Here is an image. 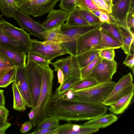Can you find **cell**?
I'll return each instance as SVG.
<instances>
[{
    "label": "cell",
    "mask_w": 134,
    "mask_h": 134,
    "mask_svg": "<svg viewBox=\"0 0 134 134\" xmlns=\"http://www.w3.org/2000/svg\"><path fill=\"white\" fill-rule=\"evenodd\" d=\"M98 18L100 21L102 23H113L120 25L110 13L102 12Z\"/></svg>",
    "instance_id": "60d3db41"
},
{
    "label": "cell",
    "mask_w": 134,
    "mask_h": 134,
    "mask_svg": "<svg viewBox=\"0 0 134 134\" xmlns=\"http://www.w3.org/2000/svg\"></svg>",
    "instance_id": "94428289"
},
{
    "label": "cell",
    "mask_w": 134,
    "mask_h": 134,
    "mask_svg": "<svg viewBox=\"0 0 134 134\" xmlns=\"http://www.w3.org/2000/svg\"><path fill=\"white\" fill-rule=\"evenodd\" d=\"M101 57L99 56L85 67L80 69L81 79L86 78L92 72L99 61Z\"/></svg>",
    "instance_id": "8d00e7d4"
},
{
    "label": "cell",
    "mask_w": 134,
    "mask_h": 134,
    "mask_svg": "<svg viewBox=\"0 0 134 134\" xmlns=\"http://www.w3.org/2000/svg\"><path fill=\"white\" fill-rule=\"evenodd\" d=\"M13 18L21 28L27 31L30 35L36 36L43 42L46 41L41 34L42 32L46 30L42 24L34 20L29 15L24 13L18 9L15 10Z\"/></svg>",
    "instance_id": "30bf717a"
},
{
    "label": "cell",
    "mask_w": 134,
    "mask_h": 134,
    "mask_svg": "<svg viewBox=\"0 0 134 134\" xmlns=\"http://www.w3.org/2000/svg\"><path fill=\"white\" fill-rule=\"evenodd\" d=\"M60 0H30L19 7L18 9L26 14L34 17L40 16L48 13Z\"/></svg>",
    "instance_id": "ba28073f"
},
{
    "label": "cell",
    "mask_w": 134,
    "mask_h": 134,
    "mask_svg": "<svg viewBox=\"0 0 134 134\" xmlns=\"http://www.w3.org/2000/svg\"><path fill=\"white\" fill-rule=\"evenodd\" d=\"M80 79V78L78 76L70 75L65 79L63 83L56 89L55 93L59 95L63 94L72 88Z\"/></svg>",
    "instance_id": "4316f807"
},
{
    "label": "cell",
    "mask_w": 134,
    "mask_h": 134,
    "mask_svg": "<svg viewBox=\"0 0 134 134\" xmlns=\"http://www.w3.org/2000/svg\"><path fill=\"white\" fill-rule=\"evenodd\" d=\"M27 60H30L40 66H49L51 62L48 61L45 58L39 54L31 51L27 53Z\"/></svg>",
    "instance_id": "836d02e7"
},
{
    "label": "cell",
    "mask_w": 134,
    "mask_h": 134,
    "mask_svg": "<svg viewBox=\"0 0 134 134\" xmlns=\"http://www.w3.org/2000/svg\"><path fill=\"white\" fill-rule=\"evenodd\" d=\"M48 13L46 19L42 24L46 30L57 26H61L66 20L68 13L61 8L58 10L53 8Z\"/></svg>",
    "instance_id": "e0dca14e"
},
{
    "label": "cell",
    "mask_w": 134,
    "mask_h": 134,
    "mask_svg": "<svg viewBox=\"0 0 134 134\" xmlns=\"http://www.w3.org/2000/svg\"><path fill=\"white\" fill-rule=\"evenodd\" d=\"M60 25L54 26L41 33L46 42L62 43L71 41L72 40L61 31Z\"/></svg>",
    "instance_id": "ac0fdd59"
},
{
    "label": "cell",
    "mask_w": 134,
    "mask_h": 134,
    "mask_svg": "<svg viewBox=\"0 0 134 134\" xmlns=\"http://www.w3.org/2000/svg\"><path fill=\"white\" fill-rule=\"evenodd\" d=\"M0 52L10 59L16 67H25L27 55L26 53L18 48L0 45Z\"/></svg>",
    "instance_id": "2e32d148"
},
{
    "label": "cell",
    "mask_w": 134,
    "mask_h": 134,
    "mask_svg": "<svg viewBox=\"0 0 134 134\" xmlns=\"http://www.w3.org/2000/svg\"><path fill=\"white\" fill-rule=\"evenodd\" d=\"M98 128L69 123L59 126L54 134H90L98 131Z\"/></svg>",
    "instance_id": "9a60e30c"
},
{
    "label": "cell",
    "mask_w": 134,
    "mask_h": 134,
    "mask_svg": "<svg viewBox=\"0 0 134 134\" xmlns=\"http://www.w3.org/2000/svg\"><path fill=\"white\" fill-rule=\"evenodd\" d=\"M40 66L41 85L38 99L35 108V115L33 119L30 121L33 127L37 126L47 117V108L52 94L54 77L53 71L49 66Z\"/></svg>",
    "instance_id": "7a4b0ae2"
},
{
    "label": "cell",
    "mask_w": 134,
    "mask_h": 134,
    "mask_svg": "<svg viewBox=\"0 0 134 134\" xmlns=\"http://www.w3.org/2000/svg\"><path fill=\"white\" fill-rule=\"evenodd\" d=\"M134 93V92L120 98L110 105L108 109L115 114L122 113L130 103Z\"/></svg>",
    "instance_id": "7402d4cb"
},
{
    "label": "cell",
    "mask_w": 134,
    "mask_h": 134,
    "mask_svg": "<svg viewBox=\"0 0 134 134\" xmlns=\"http://www.w3.org/2000/svg\"><path fill=\"white\" fill-rule=\"evenodd\" d=\"M112 6L114 5L121 1V0H112Z\"/></svg>",
    "instance_id": "680465c9"
},
{
    "label": "cell",
    "mask_w": 134,
    "mask_h": 134,
    "mask_svg": "<svg viewBox=\"0 0 134 134\" xmlns=\"http://www.w3.org/2000/svg\"></svg>",
    "instance_id": "6125c7cd"
},
{
    "label": "cell",
    "mask_w": 134,
    "mask_h": 134,
    "mask_svg": "<svg viewBox=\"0 0 134 134\" xmlns=\"http://www.w3.org/2000/svg\"><path fill=\"white\" fill-rule=\"evenodd\" d=\"M107 108L103 104L75 101L59 96L53 97L49 103L50 116L70 121L90 120L106 114Z\"/></svg>",
    "instance_id": "6da1fadb"
},
{
    "label": "cell",
    "mask_w": 134,
    "mask_h": 134,
    "mask_svg": "<svg viewBox=\"0 0 134 134\" xmlns=\"http://www.w3.org/2000/svg\"><path fill=\"white\" fill-rule=\"evenodd\" d=\"M9 111L5 107L0 106V116L3 119L4 121H6L9 115Z\"/></svg>",
    "instance_id": "681fc988"
},
{
    "label": "cell",
    "mask_w": 134,
    "mask_h": 134,
    "mask_svg": "<svg viewBox=\"0 0 134 134\" xmlns=\"http://www.w3.org/2000/svg\"><path fill=\"white\" fill-rule=\"evenodd\" d=\"M35 113V109L34 108H32L31 110L28 114L30 121L32 120L34 118Z\"/></svg>",
    "instance_id": "11a10c76"
},
{
    "label": "cell",
    "mask_w": 134,
    "mask_h": 134,
    "mask_svg": "<svg viewBox=\"0 0 134 134\" xmlns=\"http://www.w3.org/2000/svg\"><path fill=\"white\" fill-rule=\"evenodd\" d=\"M118 119L117 116L113 114H106L89 120L83 124L99 129L109 126Z\"/></svg>",
    "instance_id": "ffe728a7"
},
{
    "label": "cell",
    "mask_w": 134,
    "mask_h": 134,
    "mask_svg": "<svg viewBox=\"0 0 134 134\" xmlns=\"http://www.w3.org/2000/svg\"><path fill=\"white\" fill-rule=\"evenodd\" d=\"M11 125L8 122L4 121L0 122V134H4L6 130Z\"/></svg>",
    "instance_id": "c3c4849f"
},
{
    "label": "cell",
    "mask_w": 134,
    "mask_h": 134,
    "mask_svg": "<svg viewBox=\"0 0 134 134\" xmlns=\"http://www.w3.org/2000/svg\"><path fill=\"white\" fill-rule=\"evenodd\" d=\"M123 64L128 66L130 69L133 67L134 65V53L127 55V57L123 62Z\"/></svg>",
    "instance_id": "f6af8a7d"
},
{
    "label": "cell",
    "mask_w": 134,
    "mask_h": 134,
    "mask_svg": "<svg viewBox=\"0 0 134 134\" xmlns=\"http://www.w3.org/2000/svg\"><path fill=\"white\" fill-rule=\"evenodd\" d=\"M20 132L23 133H25L29 131L32 129V125L30 121L24 122L21 124Z\"/></svg>",
    "instance_id": "bcb514c9"
},
{
    "label": "cell",
    "mask_w": 134,
    "mask_h": 134,
    "mask_svg": "<svg viewBox=\"0 0 134 134\" xmlns=\"http://www.w3.org/2000/svg\"><path fill=\"white\" fill-rule=\"evenodd\" d=\"M42 42L48 49L52 51L63 53L64 55L68 54L62 47L61 43L45 41Z\"/></svg>",
    "instance_id": "74e56055"
},
{
    "label": "cell",
    "mask_w": 134,
    "mask_h": 134,
    "mask_svg": "<svg viewBox=\"0 0 134 134\" xmlns=\"http://www.w3.org/2000/svg\"><path fill=\"white\" fill-rule=\"evenodd\" d=\"M101 38L100 31L98 28L82 35L76 42V56L91 50L99 42Z\"/></svg>",
    "instance_id": "7c38bea8"
},
{
    "label": "cell",
    "mask_w": 134,
    "mask_h": 134,
    "mask_svg": "<svg viewBox=\"0 0 134 134\" xmlns=\"http://www.w3.org/2000/svg\"><path fill=\"white\" fill-rule=\"evenodd\" d=\"M12 88L13 95L14 109L20 111H25L26 109V104L15 83H13Z\"/></svg>",
    "instance_id": "f1b7e54d"
},
{
    "label": "cell",
    "mask_w": 134,
    "mask_h": 134,
    "mask_svg": "<svg viewBox=\"0 0 134 134\" xmlns=\"http://www.w3.org/2000/svg\"><path fill=\"white\" fill-rule=\"evenodd\" d=\"M117 64L115 60H108L101 57L99 61L86 78L93 79L99 83L111 81L116 71Z\"/></svg>",
    "instance_id": "52a82bcc"
},
{
    "label": "cell",
    "mask_w": 134,
    "mask_h": 134,
    "mask_svg": "<svg viewBox=\"0 0 134 134\" xmlns=\"http://www.w3.org/2000/svg\"><path fill=\"white\" fill-rule=\"evenodd\" d=\"M115 49L113 48H109L99 50V55L102 58L106 60H113L115 57Z\"/></svg>",
    "instance_id": "ab89813d"
},
{
    "label": "cell",
    "mask_w": 134,
    "mask_h": 134,
    "mask_svg": "<svg viewBox=\"0 0 134 134\" xmlns=\"http://www.w3.org/2000/svg\"><path fill=\"white\" fill-rule=\"evenodd\" d=\"M102 12L100 11L93 10L91 11V13L94 15L98 18Z\"/></svg>",
    "instance_id": "9f6ffc18"
},
{
    "label": "cell",
    "mask_w": 134,
    "mask_h": 134,
    "mask_svg": "<svg viewBox=\"0 0 134 134\" xmlns=\"http://www.w3.org/2000/svg\"><path fill=\"white\" fill-rule=\"evenodd\" d=\"M59 126L53 127L42 130L36 132L35 134H54L55 132L57 130Z\"/></svg>",
    "instance_id": "7dc6e473"
},
{
    "label": "cell",
    "mask_w": 134,
    "mask_h": 134,
    "mask_svg": "<svg viewBox=\"0 0 134 134\" xmlns=\"http://www.w3.org/2000/svg\"><path fill=\"white\" fill-rule=\"evenodd\" d=\"M4 121L3 119L0 116V122Z\"/></svg>",
    "instance_id": "91938a15"
},
{
    "label": "cell",
    "mask_w": 134,
    "mask_h": 134,
    "mask_svg": "<svg viewBox=\"0 0 134 134\" xmlns=\"http://www.w3.org/2000/svg\"><path fill=\"white\" fill-rule=\"evenodd\" d=\"M116 83L111 81L99 83L84 90L74 91L69 90L70 93L67 99L72 101L102 104Z\"/></svg>",
    "instance_id": "3957f363"
},
{
    "label": "cell",
    "mask_w": 134,
    "mask_h": 134,
    "mask_svg": "<svg viewBox=\"0 0 134 134\" xmlns=\"http://www.w3.org/2000/svg\"><path fill=\"white\" fill-rule=\"evenodd\" d=\"M0 45H6L20 48L26 53H27V49L23 45L8 36L0 28Z\"/></svg>",
    "instance_id": "f546056e"
},
{
    "label": "cell",
    "mask_w": 134,
    "mask_h": 134,
    "mask_svg": "<svg viewBox=\"0 0 134 134\" xmlns=\"http://www.w3.org/2000/svg\"><path fill=\"white\" fill-rule=\"evenodd\" d=\"M16 67L15 80L17 86L26 106L32 107V101L26 76L25 67Z\"/></svg>",
    "instance_id": "5bb4252c"
},
{
    "label": "cell",
    "mask_w": 134,
    "mask_h": 134,
    "mask_svg": "<svg viewBox=\"0 0 134 134\" xmlns=\"http://www.w3.org/2000/svg\"><path fill=\"white\" fill-rule=\"evenodd\" d=\"M119 25L113 23H102L98 28L115 38L123 44Z\"/></svg>",
    "instance_id": "d4e9b609"
},
{
    "label": "cell",
    "mask_w": 134,
    "mask_h": 134,
    "mask_svg": "<svg viewBox=\"0 0 134 134\" xmlns=\"http://www.w3.org/2000/svg\"><path fill=\"white\" fill-rule=\"evenodd\" d=\"M3 14L0 15V28L7 35L23 45L26 48L27 53L31 49L32 42L30 34L24 29L16 27L5 21L3 18Z\"/></svg>",
    "instance_id": "9c48e42d"
},
{
    "label": "cell",
    "mask_w": 134,
    "mask_h": 134,
    "mask_svg": "<svg viewBox=\"0 0 134 134\" xmlns=\"http://www.w3.org/2000/svg\"><path fill=\"white\" fill-rule=\"evenodd\" d=\"M25 68L32 101V108H35L38 99L41 85L40 66L33 62L27 60Z\"/></svg>",
    "instance_id": "277c9868"
},
{
    "label": "cell",
    "mask_w": 134,
    "mask_h": 134,
    "mask_svg": "<svg viewBox=\"0 0 134 134\" xmlns=\"http://www.w3.org/2000/svg\"><path fill=\"white\" fill-rule=\"evenodd\" d=\"M51 64L54 67V70L57 71L59 69L63 72L64 80L71 75L80 78V69L77 62L76 56L70 55L69 57L57 59Z\"/></svg>",
    "instance_id": "8fae6325"
},
{
    "label": "cell",
    "mask_w": 134,
    "mask_h": 134,
    "mask_svg": "<svg viewBox=\"0 0 134 134\" xmlns=\"http://www.w3.org/2000/svg\"><path fill=\"white\" fill-rule=\"evenodd\" d=\"M4 91L3 90L0 89V106L5 107V100L3 93Z\"/></svg>",
    "instance_id": "f5cc1de1"
},
{
    "label": "cell",
    "mask_w": 134,
    "mask_h": 134,
    "mask_svg": "<svg viewBox=\"0 0 134 134\" xmlns=\"http://www.w3.org/2000/svg\"><path fill=\"white\" fill-rule=\"evenodd\" d=\"M16 67L14 66L6 75L0 79V87L5 88L15 79Z\"/></svg>",
    "instance_id": "d590c367"
},
{
    "label": "cell",
    "mask_w": 134,
    "mask_h": 134,
    "mask_svg": "<svg viewBox=\"0 0 134 134\" xmlns=\"http://www.w3.org/2000/svg\"><path fill=\"white\" fill-rule=\"evenodd\" d=\"M99 83L95 79L87 77L80 80L70 90L71 91H74L84 90Z\"/></svg>",
    "instance_id": "d6a6232c"
},
{
    "label": "cell",
    "mask_w": 134,
    "mask_h": 134,
    "mask_svg": "<svg viewBox=\"0 0 134 134\" xmlns=\"http://www.w3.org/2000/svg\"><path fill=\"white\" fill-rule=\"evenodd\" d=\"M59 7L61 9L69 13L72 11L76 7V4L77 0H60Z\"/></svg>",
    "instance_id": "f35d334b"
},
{
    "label": "cell",
    "mask_w": 134,
    "mask_h": 134,
    "mask_svg": "<svg viewBox=\"0 0 134 134\" xmlns=\"http://www.w3.org/2000/svg\"><path fill=\"white\" fill-rule=\"evenodd\" d=\"M68 13L66 22L64 23L65 26L71 27L90 25L83 17L77 7Z\"/></svg>",
    "instance_id": "603a6c76"
},
{
    "label": "cell",
    "mask_w": 134,
    "mask_h": 134,
    "mask_svg": "<svg viewBox=\"0 0 134 134\" xmlns=\"http://www.w3.org/2000/svg\"><path fill=\"white\" fill-rule=\"evenodd\" d=\"M133 3V0H121L112 6L110 14L120 26L127 28L126 17L131 8H134Z\"/></svg>",
    "instance_id": "4fadbf2b"
},
{
    "label": "cell",
    "mask_w": 134,
    "mask_h": 134,
    "mask_svg": "<svg viewBox=\"0 0 134 134\" xmlns=\"http://www.w3.org/2000/svg\"><path fill=\"white\" fill-rule=\"evenodd\" d=\"M58 83L61 85L64 81V76L62 71L59 69L57 71Z\"/></svg>",
    "instance_id": "816d5d0a"
},
{
    "label": "cell",
    "mask_w": 134,
    "mask_h": 134,
    "mask_svg": "<svg viewBox=\"0 0 134 134\" xmlns=\"http://www.w3.org/2000/svg\"><path fill=\"white\" fill-rule=\"evenodd\" d=\"M99 56L98 51L92 50L76 55L80 68L85 67Z\"/></svg>",
    "instance_id": "484cf974"
},
{
    "label": "cell",
    "mask_w": 134,
    "mask_h": 134,
    "mask_svg": "<svg viewBox=\"0 0 134 134\" xmlns=\"http://www.w3.org/2000/svg\"><path fill=\"white\" fill-rule=\"evenodd\" d=\"M59 121L58 119L54 117H47L37 126L32 132L29 134H35L36 132L42 130L59 126Z\"/></svg>",
    "instance_id": "1f68e13d"
},
{
    "label": "cell",
    "mask_w": 134,
    "mask_h": 134,
    "mask_svg": "<svg viewBox=\"0 0 134 134\" xmlns=\"http://www.w3.org/2000/svg\"><path fill=\"white\" fill-rule=\"evenodd\" d=\"M15 65L8 57L0 52V67H13Z\"/></svg>",
    "instance_id": "b9f144b4"
},
{
    "label": "cell",
    "mask_w": 134,
    "mask_h": 134,
    "mask_svg": "<svg viewBox=\"0 0 134 134\" xmlns=\"http://www.w3.org/2000/svg\"><path fill=\"white\" fill-rule=\"evenodd\" d=\"M103 1L108 5L111 8L112 6V0H103Z\"/></svg>",
    "instance_id": "6f0895ef"
},
{
    "label": "cell",
    "mask_w": 134,
    "mask_h": 134,
    "mask_svg": "<svg viewBox=\"0 0 134 134\" xmlns=\"http://www.w3.org/2000/svg\"><path fill=\"white\" fill-rule=\"evenodd\" d=\"M78 9L83 17L90 25L97 28H99L102 23L100 21L98 18L91 13Z\"/></svg>",
    "instance_id": "e575fe53"
},
{
    "label": "cell",
    "mask_w": 134,
    "mask_h": 134,
    "mask_svg": "<svg viewBox=\"0 0 134 134\" xmlns=\"http://www.w3.org/2000/svg\"><path fill=\"white\" fill-rule=\"evenodd\" d=\"M30 0H14L17 5L19 7Z\"/></svg>",
    "instance_id": "db71d44e"
},
{
    "label": "cell",
    "mask_w": 134,
    "mask_h": 134,
    "mask_svg": "<svg viewBox=\"0 0 134 134\" xmlns=\"http://www.w3.org/2000/svg\"><path fill=\"white\" fill-rule=\"evenodd\" d=\"M133 77L130 72L123 75L116 83L102 104L109 106L122 97L134 92Z\"/></svg>",
    "instance_id": "5b68a950"
},
{
    "label": "cell",
    "mask_w": 134,
    "mask_h": 134,
    "mask_svg": "<svg viewBox=\"0 0 134 134\" xmlns=\"http://www.w3.org/2000/svg\"><path fill=\"white\" fill-rule=\"evenodd\" d=\"M18 7L14 0H0V10L8 18H13L14 11Z\"/></svg>",
    "instance_id": "83f0119b"
},
{
    "label": "cell",
    "mask_w": 134,
    "mask_h": 134,
    "mask_svg": "<svg viewBox=\"0 0 134 134\" xmlns=\"http://www.w3.org/2000/svg\"><path fill=\"white\" fill-rule=\"evenodd\" d=\"M119 26L123 42V46L121 48L126 55L130 54H131V47L133 44V31L122 26Z\"/></svg>",
    "instance_id": "cb8c5ba5"
},
{
    "label": "cell",
    "mask_w": 134,
    "mask_h": 134,
    "mask_svg": "<svg viewBox=\"0 0 134 134\" xmlns=\"http://www.w3.org/2000/svg\"><path fill=\"white\" fill-rule=\"evenodd\" d=\"M100 30L101 38L98 43L91 50L99 51L106 49H115L121 48L123 44L118 40L110 36L103 31Z\"/></svg>",
    "instance_id": "d6986e66"
},
{
    "label": "cell",
    "mask_w": 134,
    "mask_h": 134,
    "mask_svg": "<svg viewBox=\"0 0 134 134\" xmlns=\"http://www.w3.org/2000/svg\"><path fill=\"white\" fill-rule=\"evenodd\" d=\"M98 7L110 13L111 7L108 5L103 0H91Z\"/></svg>",
    "instance_id": "ee69618b"
},
{
    "label": "cell",
    "mask_w": 134,
    "mask_h": 134,
    "mask_svg": "<svg viewBox=\"0 0 134 134\" xmlns=\"http://www.w3.org/2000/svg\"><path fill=\"white\" fill-rule=\"evenodd\" d=\"M62 31L72 39L71 41L61 43L65 50L70 55L76 56V42L83 34L97 28L90 25L78 26H67L64 23L60 26Z\"/></svg>",
    "instance_id": "8992f818"
},
{
    "label": "cell",
    "mask_w": 134,
    "mask_h": 134,
    "mask_svg": "<svg viewBox=\"0 0 134 134\" xmlns=\"http://www.w3.org/2000/svg\"><path fill=\"white\" fill-rule=\"evenodd\" d=\"M76 6L80 9L90 13L93 10H97L109 13L98 7L91 0H77Z\"/></svg>",
    "instance_id": "4dcf8cb0"
},
{
    "label": "cell",
    "mask_w": 134,
    "mask_h": 134,
    "mask_svg": "<svg viewBox=\"0 0 134 134\" xmlns=\"http://www.w3.org/2000/svg\"><path fill=\"white\" fill-rule=\"evenodd\" d=\"M134 8H131L127 16L126 25L129 30L134 28Z\"/></svg>",
    "instance_id": "7bdbcfd3"
},
{
    "label": "cell",
    "mask_w": 134,
    "mask_h": 134,
    "mask_svg": "<svg viewBox=\"0 0 134 134\" xmlns=\"http://www.w3.org/2000/svg\"><path fill=\"white\" fill-rule=\"evenodd\" d=\"M14 66L0 67V79L6 75Z\"/></svg>",
    "instance_id": "f907efd6"
},
{
    "label": "cell",
    "mask_w": 134,
    "mask_h": 134,
    "mask_svg": "<svg viewBox=\"0 0 134 134\" xmlns=\"http://www.w3.org/2000/svg\"><path fill=\"white\" fill-rule=\"evenodd\" d=\"M32 46L31 51L36 52L51 62L57 57L64 54L52 51L48 49L43 43L42 42L36 39H31Z\"/></svg>",
    "instance_id": "44dd1931"
}]
</instances>
